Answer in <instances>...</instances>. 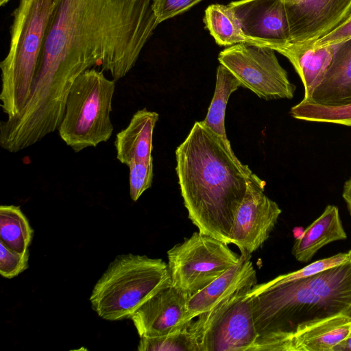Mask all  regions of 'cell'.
<instances>
[{
	"instance_id": "22",
	"label": "cell",
	"mask_w": 351,
	"mask_h": 351,
	"mask_svg": "<svg viewBox=\"0 0 351 351\" xmlns=\"http://www.w3.org/2000/svg\"><path fill=\"white\" fill-rule=\"evenodd\" d=\"M34 230L20 207L0 206V241L10 249L23 252L32 243Z\"/></svg>"
},
{
	"instance_id": "19",
	"label": "cell",
	"mask_w": 351,
	"mask_h": 351,
	"mask_svg": "<svg viewBox=\"0 0 351 351\" xmlns=\"http://www.w3.org/2000/svg\"><path fill=\"white\" fill-rule=\"evenodd\" d=\"M346 238L338 208L328 205L322 214L304 229L303 235L295 241L291 252L298 261L307 263L324 245Z\"/></svg>"
},
{
	"instance_id": "15",
	"label": "cell",
	"mask_w": 351,
	"mask_h": 351,
	"mask_svg": "<svg viewBox=\"0 0 351 351\" xmlns=\"http://www.w3.org/2000/svg\"><path fill=\"white\" fill-rule=\"evenodd\" d=\"M159 115L143 108L136 111L128 126L117 133L114 146L117 158L129 167L134 162L153 161L152 136Z\"/></svg>"
},
{
	"instance_id": "5",
	"label": "cell",
	"mask_w": 351,
	"mask_h": 351,
	"mask_svg": "<svg viewBox=\"0 0 351 351\" xmlns=\"http://www.w3.org/2000/svg\"><path fill=\"white\" fill-rule=\"evenodd\" d=\"M171 285L168 265L161 258L122 254L109 264L89 300L99 317L120 321L130 319L150 298Z\"/></svg>"
},
{
	"instance_id": "8",
	"label": "cell",
	"mask_w": 351,
	"mask_h": 351,
	"mask_svg": "<svg viewBox=\"0 0 351 351\" xmlns=\"http://www.w3.org/2000/svg\"><path fill=\"white\" fill-rule=\"evenodd\" d=\"M171 286L191 296L236 265L241 255L228 244L200 232L167 251Z\"/></svg>"
},
{
	"instance_id": "10",
	"label": "cell",
	"mask_w": 351,
	"mask_h": 351,
	"mask_svg": "<svg viewBox=\"0 0 351 351\" xmlns=\"http://www.w3.org/2000/svg\"><path fill=\"white\" fill-rule=\"evenodd\" d=\"M266 183L252 174L231 230V244L241 252L252 254L268 239L281 209L264 193Z\"/></svg>"
},
{
	"instance_id": "3",
	"label": "cell",
	"mask_w": 351,
	"mask_h": 351,
	"mask_svg": "<svg viewBox=\"0 0 351 351\" xmlns=\"http://www.w3.org/2000/svg\"><path fill=\"white\" fill-rule=\"evenodd\" d=\"M248 296L258 335L252 351H281L308 327L339 314L351 315V261Z\"/></svg>"
},
{
	"instance_id": "1",
	"label": "cell",
	"mask_w": 351,
	"mask_h": 351,
	"mask_svg": "<svg viewBox=\"0 0 351 351\" xmlns=\"http://www.w3.org/2000/svg\"><path fill=\"white\" fill-rule=\"evenodd\" d=\"M158 24L151 0H56L29 101L63 110L75 80L95 66L125 77Z\"/></svg>"
},
{
	"instance_id": "4",
	"label": "cell",
	"mask_w": 351,
	"mask_h": 351,
	"mask_svg": "<svg viewBox=\"0 0 351 351\" xmlns=\"http://www.w3.org/2000/svg\"><path fill=\"white\" fill-rule=\"evenodd\" d=\"M56 1L20 0L12 14L9 50L0 63V99L8 117L17 114L31 95Z\"/></svg>"
},
{
	"instance_id": "2",
	"label": "cell",
	"mask_w": 351,
	"mask_h": 351,
	"mask_svg": "<svg viewBox=\"0 0 351 351\" xmlns=\"http://www.w3.org/2000/svg\"><path fill=\"white\" fill-rule=\"evenodd\" d=\"M188 217L199 232L231 244L232 224L252 172L200 121L176 150Z\"/></svg>"
},
{
	"instance_id": "31",
	"label": "cell",
	"mask_w": 351,
	"mask_h": 351,
	"mask_svg": "<svg viewBox=\"0 0 351 351\" xmlns=\"http://www.w3.org/2000/svg\"><path fill=\"white\" fill-rule=\"evenodd\" d=\"M332 351H351V331L346 339L333 348Z\"/></svg>"
},
{
	"instance_id": "6",
	"label": "cell",
	"mask_w": 351,
	"mask_h": 351,
	"mask_svg": "<svg viewBox=\"0 0 351 351\" xmlns=\"http://www.w3.org/2000/svg\"><path fill=\"white\" fill-rule=\"evenodd\" d=\"M103 70L83 72L68 95L63 118L58 127L62 140L75 152L106 142L113 132L110 119L114 80Z\"/></svg>"
},
{
	"instance_id": "14",
	"label": "cell",
	"mask_w": 351,
	"mask_h": 351,
	"mask_svg": "<svg viewBox=\"0 0 351 351\" xmlns=\"http://www.w3.org/2000/svg\"><path fill=\"white\" fill-rule=\"evenodd\" d=\"M240 255L236 265L189 297L187 308L193 319L210 310L220 300L238 288L257 281L250 254L241 252Z\"/></svg>"
},
{
	"instance_id": "30",
	"label": "cell",
	"mask_w": 351,
	"mask_h": 351,
	"mask_svg": "<svg viewBox=\"0 0 351 351\" xmlns=\"http://www.w3.org/2000/svg\"><path fill=\"white\" fill-rule=\"evenodd\" d=\"M343 197L347 204L348 209L351 215V178L345 182L343 191Z\"/></svg>"
},
{
	"instance_id": "17",
	"label": "cell",
	"mask_w": 351,
	"mask_h": 351,
	"mask_svg": "<svg viewBox=\"0 0 351 351\" xmlns=\"http://www.w3.org/2000/svg\"><path fill=\"white\" fill-rule=\"evenodd\" d=\"M304 101L328 106L351 102V38L335 45L332 63L321 84Z\"/></svg>"
},
{
	"instance_id": "7",
	"label": "cell",
	"mask_w": 351,
	"mask_h": 351,
	"mask_svg": "<svg viewBox=\"0 0 351 351\" xmlns=\"http://www.w3.org/2000/svg\"><path fill=\"white\" fill-rule=\"evenodd\" d=\"M257 281L220 300L189 324L199 351H252L257 339L249 291Z\"/></svg>"
},
{
	"instance_id": "25",
	"label": "cell",
	"mask_w": 351,
	"mask_h": 351,
	"mask_svg": "<svg viewBox=\"0 0 351 351\" xmlns=\"http://www.w3.org/2000/svg\"><path fill=\"white\" fill-rule=\"evenodd\" d=\"M350 261L351 250L347 252L339 253L332 256L316 261L295 271L278 276L267 282L260 285L256 284L249 291L248 295H252L271 286L313 276Z\"/></svg>"
},
{
	"instance_id": "18",
	"label": "cell",
	"mask_w": 351,
	"mask_h": 351,
	"mask_svg": "<svg viewBox=\"0 0 351 351\" xmlns=\"http://www.w3.org/2000/svg\"><path fill=\"white\" fill-rule=\"evenodd\" d=\"M351 331V315L339 314L319 322L287 341L281 351H332Z\"/></svg>"
},
{
	"instance_id": "20",
	"label": "cell",
	"mask_w": 351,
	"mask_h": 351,
	"mask_svg": "<svg viewBox=\"0 0 351 351\" xmlns=\"http://www.w3.org/2000/svg\"><path fill=\"white\" fill-rule=\"evenodd\" d=\"M241 86L237 78L223 65L217 69L216 84L213 99L206 117L201 123L212 131L225 145L227 150L236 156L228 139L225 128V114L230 95Z\"/></svg>"
},
{
	"instance_id": "29",
	"label": "cell",
	"mask_w": 351,
	"mask_h": 351,
	"mask_svg": "<svg viewBox=\"0 0 351 351\" xmlns=\"http://www.w3.org/2000/svg\"><path fill=\"white\" fill-rule=\"evenodd\" d=\"M350 38H351V13L333 30L317 39L309 46L313 48H320L336 45Z\"/></svg>"
},
{
	"instance_id": "13",
	"label": "cell",
	"mask_w": 351,
	"mask_h": 351,
	"mask_svg": "<svg viewBox=\"0 0 351 351\" xmlns=\"http://www.w3.org/2000/svg\"><path fill=\"white\" fill-rule=\"evenodd\" d=\"M189 297L171 285L150 298L130 318L138 336L164 335L186 326L193 319L187 308Z\"/></svg>"
},
{
	"instance_id": "9",
	"label": "cell",
	"mask_w": 351,
	"mask_h": 351,
	"mask_svg": "<svg viewBox=\"0 0 351 351\" xmlns=\"http://www.w3.org/2000/svg\"><path fill=\"white\" fill-rule=\"evenodd\" d=\"M218 60L237 78L241 86L260 98L270 100L293 97L296 87L289 81L275 51L268 47L234 45L220 51Z\"/></svg>"
},
{
	"instance_id": "16",
	"label": "cell",
	"mask_w": 351,
	"mask_h": 351,
	"mask_svg": "<svg viewBox=\"0 0 351 351\" xmlns=\"http://www.w3.org/2000/svg\"><path fill=\"white\" fill-rule=\"evenodd\" d=\"M271 49L285 56L292 64L304 87L303 99L307 100L321 84L330 67L335 45L313 48L305 44L287 42Z\"/></svg>"
},
{
	"instance_id": "24",
	"label": "cell",
	"mask_w": 351,
	"mask_h": 351,
	"mask_svg": "<svg viewBox=\"0 0 351 351\" xmlns=\"http://www.w3.org/2000/svg\"><path fill=\"white\" fill-rule=\"evenodd\" d=\"M189 324L164 335L140 337L137 349L138 351H199Z\"/></svg>"
},
{
	"instance_id": "23",
	"label": "cell",
	"mask_w": 351,
	"mask_h": 351,
	"mask_svg": "<svg viewBox=\"0 0 351 351\" xmlns=\"http://www.w3.org/2000/svg\"><path fill=\"white\" fill-rule=\"evenodd\" d=\"M290 114L297 119L351 126V102L328 106L302 100L291 108Z\"/></svg>"
},
{
	"instance_id": "27",
	"label": "cell",
	"mask_w": 351,
	"mask_h": 351,
	"mask_svg": "<svg viewBox=\"0 0 351 351\" xmlns=\"http://www.w3.org/2000/svg\"><path fill=\"white\" fill-rule=\"evenodd\" d=\"M29 250L17 252L0 241V274L5 278L17 276L28 268Z\"/></svg>"
},
{
	"instance_id": "11",
	"label": "cell",
	"mask_w": 351,
	"mask_h": 351,
	"mask_svg": "<svg viewBox=\"0 0 351 351\" xmlns=\"http://www.w3.org/2000/svg\"><path fill=\"white\" fill-rule=\"evenodd\" d=\"M290 43L311 45L351 13V0H283Z\"/></svg>"
},
{
	"instance_id": "28",
	"label": "cell",
	"mask_w": 351,
	"mask_h": 351,
	"mask_svg": "<svg viewBox=\"0 0 351 351\" xmlns=\"http://www.w3.org/2000/svg\"><path fill=\"white\" fill-rule=\"evenodd\" d=\"M203 0H153L152 8L158 23L182 14Z\"/></svg>"
},
{
	"instance_id": "21",
	"label": "cell",
	"mask_w": 351,
	"mask_h": 351,
	"mask_svg": "<svg viewBox=\"0 0 351 351\" xmlns=\"http://www.w3.org/2000/svg\"><path fill=\"white\" fill-rule=\"evenodd\" d=\"M206 28L219 46L230 47L237 44L256 45V42L246 36L240 23L228 5L214 3L204 12Z\"/></svg>"
},
{
	"instance_id": "12",
	"label": "cell",
	"mask_w": 351,
	"mask_h": 351,
	"mask_svg": "<svg viewBox=\"0 0 351 351\" xmlns=\"http://www.w3.org/2000/svg\"><path fill=\"white\" fill-rule=\"evenodd\" d=\"M228 5L244 34L257 45L271 48L289 42V25L283 0H238Z\"/></svg>"
},
{
	"instance_id": "26",
	"label": "cell",
	"mask_w": 351,
	"mask_h": 351,
	"mask_svg": "<svg viewBox=\"0 0 351 351\" xmlns=\"http://www.w3.org/2000/svg\"><path fill=\"white\" fill-rule=\"evenodd\" d=\"M130 195L136 202L149 189L153 180V161L134 162L129 167Z\"/></svg>"
},
{
	"instance_id": "32",
	"label": "cell",
	"mask_w": 351,
	"mask_h": 351,
	"mask_svg": "<svg viewBox=\"0 0 351 351\" xmlns=\"http://www.w3.org/2000/svg\"><path fill=\"white\" fill-rule=\"evenodd\" d=\"M10 0H0V5L3 6L5 5Z\"/></svg>"
}]
</instances>
